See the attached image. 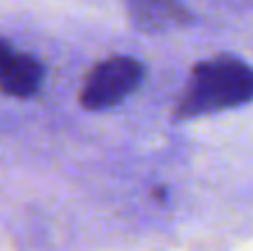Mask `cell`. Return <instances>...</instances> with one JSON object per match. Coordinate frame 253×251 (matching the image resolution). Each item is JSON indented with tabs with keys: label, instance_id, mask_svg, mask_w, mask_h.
<instances>
[{
	"label": "cell",
	"instance_id": "cell-1",
	"mask_svg": "<svg viewBox=\"0 0 253 251\" xmlns=\"http://www.w3.org/2000/svg\"><path fill=\"white\" fill-rule=\"evenodd\" d=\"M253 101V67L246 62L216 54L192 67L189 79L174 103V118L189 121L221 113Z\"/></svg>",
	"mask_w": 253,
	"mask_h": 251
},
{
	"label": "cell",
	"instance_id": "cell-2",
	"mask_svg": "<svg viewBox=\"0 0 253 251\" xmlns=\"http://www.w3.org/2000/svg\"><path fill=\"white\" fill-rule=\"evenodd\" d=\"M145 79V67L128 54H111L96 62L79 89V103L86 111H108L123 103Z\"/></svg>",
	"mask_w": 253,
	"mask_h": 251
},
{
	"label": "cell",
	"instance_id": "cell-3",
	"mask_svg": "<svg viewBox=\"0 0 253 251\" xmlns=\"http://www.w3.org/2000/svg\"><path fill=\"white\" fill-rule=\"evenodd\" d=\"M44 84V67L12 42L0 37V91L12 99H32Z\"/></svg>",
	"mask_w": 253,
	"mask_h": 251
},
{
	"label": "cell",
	"instance_id": "cell-4",
	"mask_svg": "<svg viewBox=\"0 0 253 251\" xmlns=\"http://www.w3.org/2000/svg\"><path fill=\"white\" fill-rule=\"evenodd\" d=\"M130 25L145 35L187 27L194 17L179 0H126Z\"/></svg>",
	"mask_w": 253,
	"mask_h": 251
}]
</instances>
